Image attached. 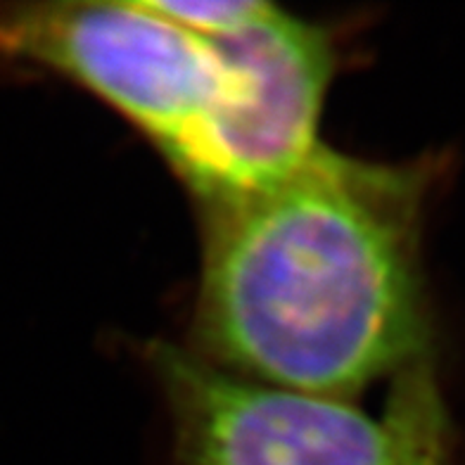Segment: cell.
Segmentation results:
<instances>
[{"mask_svg":"<svg viewBox=\"0 0 465 465\" xmlns=\"http://www.w3.org/2000/svg\"><path fill=\"white\" fill-rule=\"evenodd\" d=\"M428 173L321 147L204 207L197 331L228 373L347 399L428 359Z\"/></svg>","mask_w":465,"mask_h":465,"instance_id":"6da1fadb","label":"cell"},{"mask_svg":"<svg viewBox=\"0 0 465 465\" xmlns=\"http://www.w3.org/2000/svg\"><path fill=\"white\" fill-rule=\"evenodd\" d=\"M0 60L62 74L157 145L200 203L223 195L214 129L235 76L212 38L129 3L0 7Z\"/></svg>","mask_w":465,"mask_h":465,"instance_id":"7a4b0ae2","label":"cell"},{"mask_svg":"<svg viewBox=\"0 0 465 465\" xmlns=\"http://www.w3.org/2000/svg\"><path fill=\"white\" fill-rule=\"evenodd\" d=\"M181 465H397L385 420L344 399L228 373L162 349Z\"/></svg>","mask_w":465,"mask_h":465,"instance_id":"3957f363","label":"cell"},{"mask_svg":"<svg viewBox=\"0 0 465 465\" xmlns=\"http://www.w3.org/2000/svg\"><path fill=\"white\" fill-rule=\"evenodd\" d=\"M212 44L235 76L214 131L231 197L290 176L323 147L319 119L335 55L319 26L276 5Z\"/></svg>","mask_w":465,"mask_h":465,"instance_id":"277c9868","label":"cell"},{"mask_svg":"<svg viewBox=\"0 0 465 465\" xmlns=\"http://www.w3.org/2000/svg\"><path fill=\"white\" fill-rule=\"evenodd\" d=\"M385 425L397 465H449V418L428 359L394 375Z\"/></svg>","mask_w":465,"mask_h":465,"instance_id":"5b68a950","label":"cell"},{"mask_svg":"<svg viewBox=\"0 0 465 465\" xmlns=\"http://www.w3.org/2000/svg\"><path fill=\"white\" fill-rule=\"evenodd\" d=\"M157 17L204 38L226 36L271 7L266 0H141Z\"/></svg>","mask_w":465,"mask_h":465,"instance_id":"8992f818","label":"cell"}]
</instances>
